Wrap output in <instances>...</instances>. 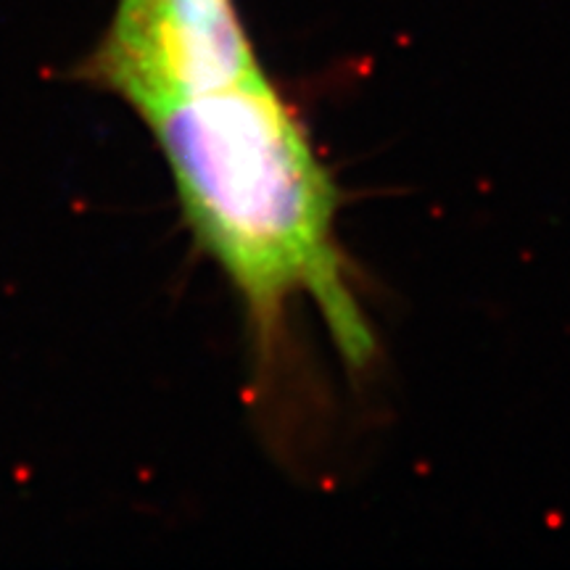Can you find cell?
Here are the masks:
<instances>
[{
    "label": "cell",
    "mask_w": 570,
    "mask_h": 570,
    "mask_svg": "<svg viewBox=\"0 0 570 570\" xmlns=\"http://www.w3.org/2000/svg\"><path fill=\"white\" fill-rule=\"evenodd\" d=\"M77 77L148 117L267 71L235 0H117Z\"/></svg>",
    "instance_id": "2"
},
{
    "label": "cell",
    "mask_w": 570,
    "mask_h": 570,
    "mask_svg": "<svg viewBox=\"0 0 570 570\" xmlns=\"http://www.w3.org/2000/svg\"><path fill=\"white\" fill-rule=\"evenodd\" d=\"M159 142L196 244L246 306L265 373L291 306L309 302L352 370L375 333L338 244V188L273 80L209 92L142 117Z\"/></svg>",
    "instance_id": "1"
}]
</instances>
